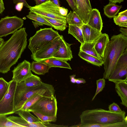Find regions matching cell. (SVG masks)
Masks as SVG:
<instances>
[{
  "mask_svg": "<svg viewBox=\"0 0 127 127\" xmlns=\"http://www.w3.org/2000/svg\"><path fill=\"white\" fill-rule=\"evenodd\" d=\"M27 36L26 28H23L4 41L0 47V73H7L21 58L27 45Z\"/></svg>",
  "mask_w": 127,
  "mask_h": 127,
  "instance_id": "1",
  "label": "cell"
},
{
  "mask_svg": "<svg viewBox=\"0 0 127 127\" xmlns=\"http://www.w3.org/2000/svg\"><path fill=\"white\" fill-rule=\"evenodd\" d=\"M127 47V36L121 33L111 37L105 50L103 59L104 70L103 78L108 79Z\"/></svg>",
  "mask_w": 127,
  "mask_h": 127,
  "instance_id": "2",
  "label": "cell"
},
{
  "mask_svg": "<svg viewBox=\"0 0 127 127\" xmlns=\"http://www.w3.org/2000/svg\"><path fill=\"white\" fill-rule=\"evenodd\" d=\"M126 112H114L101 108L87 110L80 116V124L82 125H108L127 121Z\"/></svg>",
  "mask_w": 127,
  "mask_h": 127,
  "instance_id": "3",
  "label": "cell"
},
{
  "mask_svg": "<svg viewBox=\"0 0 127 127\" xmlns=\"http://www.w3.org/2000/svg\"><path fill=\"white\" fill-rule=\"evenodd\" d=\"M60 35L52 28H40L29 39L28 48L32 54H34L49 45Z\"/></svg>",
  "mask_w": 127,
  "mask_h": 127,
  "instance_id": "4",
  "label": "cell"
},
{
  "mask_svg": "<svg viewBox=\"0 0 127 127\" xmlns=\"http://www.w3.org/2000/svg\"><path fill=\"white\" fill-rule=\"evenodd\" d=\"M29 9L40 16L63 21H66V16L68 12L67 9L58 6L50 0L39 5L31 6Z\"/></svg>",
  "mask_w": 127,
  "mask_h": 127,
  "instance_id": "5",
  "label": "cell"
},
{
  "mask_svg": "<svg viewBox=\"0 0 127 127\" xmlns=\"http://www.w3.org/2000/svg\"><path fill=\"white\" fill-rule=\"evenodd\" d=\"M58 108L56 96H44L40 98L27 111H33L43 115L57 116Z\"/></svg>",
  "mask_w": 127,
  "mask_h": 127,
  "instance_id": "6",
  "label": "cell"
},
{
  "mask_svg": "<svg viewBox=\"0 0 127 127\" xmlns=\"http://www.w3.org/2000/svg\"><path fill=\"white\" fill-rule=\"evenodd\" d=\"M24 24V20L16 16H7L0 20V38L13 34Z\"/></svg>",
  "mask_w": 127,
  "mask_h": 127,
  "instance_id": "7",
  "label": "cell"
},
{
  "mask_svg": "<svg viewBox=\"0 0 127 127\" xmlns=\"http://www.w3.org/2000/svg\"><path fill=\"white\" fill-rule=\"evenodd\" d=\"M17 83L12 79L9 81L8 90L0 101V115L14 113V95Z\"/></svg>",
  "mask_w": 127,
  "mask_h": 127,
  "instance_id": "8",
  "label": "cell"
},
{
  "mask_svg": "<svg viewBox=\"0 0 127 127\" xmlns=\"http://www.w3.org/2000/svg\"><path fill=\"white\" fill-rule=\"evenodd\" d=\"M52 91H55L52 85L43 82L40 86L30 87L20 96L16 104L14 107V113L20 110L26 101L34 95L39 93Z\"/></svg>",
  "mask_w": 127,
  "mask_h": 127,
  "instance_id": "9",
  "label": "cell"
},
{
  "mask_svg": "<svg viewBox=\"0 0 127 127\" xmlns=\"http://www.w3.org/2000/svg\"><path fill=\"white\" fill-rule=\"evenodd\" d=\"M60 39V36L48 46L34 54H32L31 56V59L35 61L40 62L51 58L58 49Z\"/></svg>",
  "mask_w": 127,
  "mask_h": 127,
  "instance_id": "10",
  "label": "cell"
},
{
  "mask_svg": "<svg viewBox=\"0 0 127 127\" xmlns=\"http://www.w3.org/2000/svg\"><path fill=\"white\" fill-rule=\"evenodd\" d=\"M31 63L25 60L19 63L12 71L13 76L12 79L18 82L24 81L32 75L31 68Z\"/></svg>",
  "mask_w": 127,
  "mask_h": 127,
  "instance_id": "11",
  "label": "cell"
},
{
  "mask_svg": "<svg viewBox=\"0 0 127 127\" xmlns=\"http://www.w3.org/2000/svg\"><path fill=\"white\" fill-rule=\"evenodd\" d=\"M60 37L58 49L51 58L59 59L66 61H70L73 58L70 47L72 44L66 42L62 35H60Z\"/></svg>",
  "mask_w": 127,
  "mask_h": 127,
  "instance_id": "12",
  "label": "cell"
},
{
  "mask_svg": "<svg viewBox=\"0 0 127 127\" xmlns=\"http://www.w3.org/2000/svg\"><path fill=\"white\" fill-rule=\"evenodd\" d=\"M76 7L74 11L84 24H87L92 9L90 8L85 0H76Z\"/></svg>",
  "mask_w": 127,
  "mask_h": 127,
  "instance_id": "13",
  "label": "cell"
},
{
  "mask_svg": "<svg viewBox=\"0 0 127 127\" xmlns=\"http://www.w3.org/2000/svg\"><path fill=\"white\" fill-rule=\"evenodd\" d=\"M108 79L114 83L121 80L127 81V65H116Z\"/></svg>",
  "mask_w": 127,
  "mask_h": 127,
  "instance_id": "14",
  "label": "cell"
},
{
  "mask_svg": "<svg viewBox=\"0 0 127 127\" xmlns=\"http://www.w3.org/2000/svg\"><path fill=\"white\" fill-rule=\"evenodd\" d=\"M82 29L85 42L94 41L102 34L101 32L91 27L87 24H84L82 26Z\"/></svg>",
  "mask_w": 127,
  "mask_h": 127,
  "instance_id": "15",
  "label": "cell"
},
{
  "mask_svg": "<svg viewBox=\"0 0 127 127\" xmlns=\"http://www.w3.org/2000/svg\"><path fill=\"white\" fill-rule=\"evenodd\" d=\"M91 27L101 32L103 23L100 13L96 8L92 9L87 24Z\"/></svg>",
  "mask_w": 127,
  "mask_h": 127,
  "instance_id": "16",
  "label": "cell"
},
{
  "mask_svg": "<svg viewBox=\"0 0 127 127\" xmlns=\"http://www.w3.org/2000/svg\"><path fill=\"white\" fill-rule=\"evenodd\" d=\"M115 84V90L120 97L122 105L127 107V81L121 80Z\"/></svg>",
  "mask_w": 127,
  "mask_h": 127,
  "instance_id": "17",
  "label": "cell"
},
{
  "mask_svg": "<svg viewBox=\"0 0 127 127\" xmlns=\"http://www.w3.org/2000/svg\"><path fill=\"white\" fill-rule=\"evenodd\" d=\"M109 40L108 34L106 33H102L97 39L95 45L94 47L96 52L102 60L105 50Z\"/></svg>",
  "mask_w": 127,
  "mask_h": 127,
  "instance_id": "18",
  "label": "cell"
},
{
  "mask_svg": "<svg viewBox=\"0 0 127 127\" xmlns=\"http://www.w3.org/2000/svg\"><path fill=\"white\" fill-rule=\"evenodd\" d=\"M51 67L46 63L41 62L33 61L31 63V70L38 75H44L48 72Z\"/></svg>",
  "mask_w": 127,
  "mask_h": 127,
  "instance_id": "19",
  "label": "cell"
},
{
  "mask_svg": "<svg viewBox=\"0 0 127 127\" xmlns=\"http://www.w3.org/2000/svg\"><path fill=\"white\" fill-rule=\"evenodd\" d=\"M7 118L12 122L20 126L21 127H46L43 122L41 121L38 123H31L28 122L20 116H10Z\"/></svg>",
  "mask_w": 127,
  "mask_h": 127,
  "instance_id": "20",
  "label": "cell"
},
{
  "mask_svg": "<svg viewBox=\"0 0 127 127\" xmlns=\"http://www.w3.org/2000/svg\"><path fill=\"white\" fill-rule=\"evenodd\" d=\"M41 62L46 63L52 67H60L70 69H72L67 61L59 59L51 58L42 61Z\"/></svg>",
  "mask_w": 127,
  "mask_h": 127,
  "instance_id": "21",
  "label": "cell"
},
{
  "mask_svg": "<svg viewBox=\"0 0 127 127\" xmlns=\"http://www.w3.org/2000/svg\"><path fill=\"white\" fill-rule=\"evenodd\" d=\"M97 39L93 42H84L83 44H81L80 48V51H83L87 54L102 60L101 57L96 52L94 47L95 45Z\"/></svg>",
  "mask_w": 127,
  "mask_h": 127,
  "instance_id": "22",
  "label": "cell"
},
{
  "mask_svg": "<svg viewBox=\"0 0 127 127\" xmlns=\"http://www.w3.org/2000/svg\"><path fill=\"white\" fill-rule=\"evenodd\" d=\"M82 26L69 25L68 31V33L73 36L81 44L85 42L82 29Z\"/></svg>",
  "mask_w": 127,
  "mask_h": 127,
  "instance_id": "23",
  "label": "cell"
},
{
  "mask_svg": "<svg viewBox=\"0 0 127 127\" xmlns=\"http://www.w3.org/2000/svg\"><path fill=\"white\" fill-rule=\"evenodd\" d=\"M122 7V5L109 2L104 7V13L108 18H112L116 16Z\"/></svg>",
  "mask_w": 127,
  "mask_h": 127,
  "instance_id": "24",
  "label": "cell"
},
{
  "mask_svg": "<svg viewBox=\"0 0 127 127\" xmlns=\"http://www.w3.org/2000/svg\"><path fill=\"white\" fill-rule=\"evenodd\" d=\"M40 16L50 23L52 25L53 27L57 30L63 31L67 27L66 21L62 20L44 16Z\"/></svg>",
  "mask_w": 127,
  "mask_h": 127,
  "instance_id": "25",
  "label": "cell"
},
{
  "mask_svg": "<svg viewBox=\"0 0 127 127\" xmlns=\"http://www.w3.org/2000/svg\"><path fill=\"white\" fill-rule=\"evenodd\" d=\"M78 56L81 59L95 65L100 66L103 64L102 60L81 51H79Z\"/></svg>",
  "mask_w": 127,
  "mask_h": 127,
  "instance_id": "26",
  "label": "cell"
},
{
  "mask_svg": "<svg viewBox=\"0 0 127 127\" xmlns=\"http://www.w3.org/2000/svg\"><path fill=\"white\" fill-rule=\"evenodd\" d=\"M26 16L28 18L34 21L32 23L35 27L37 24L39 26L46 25L53 27L52 25L44 18L30 11Z\"/></svg>",
  "mask_w": 127,
  "mask_h": 127,
  "instance_id": "27",
  "label": "cell"
},
{
  "mask_svg": "<svg viewBox=\"0 0 127 127\" xmlns=\"http://www.w3.org/2000/svg\"><path fill=\"white\" fill-rule=\"evenodd\" d=\"M114 23L122 27H127V10L119 13L113 18Z\"/></svg>",
  "mask_w": 127,
  "mask_h": 127,
  "instance_id": "28",
  "label": "cell"
},
{
  "mask_svg": "<svg viewBox=\"0 0 127 127\" xmlns=\"http://www.w3.org/2000/svg\"><path fill=\"white\" fill-rule=\"evenodd\" d=\"M70 127H127V121H125L116 123L105 125L99 124L82 125L79 123L77 125Z\"/></svg>",
  "mask_w": 127,
  "mask_h": 127,
  "instance_id": "29",
  "label": "cell"
},
{
  "mask_svg": "<svg viewBox=\"0 0 127 127\" xmlns=\"http://www.w3.org/2000/svg\"><path fill=\"white\" fill-rule=\"evenodd\" d=\"M67 22L69 25L82 26L84 23L74 11H70L66 16Z\"/></svg>",
  "mask_w": 127,
  "mask_h": 127,
  "instance_id": "30",
  "label": "cell"
},
{
  "mask_svg": "<svg viewBox=\"0 0 127 127\" xmlns=\"http://www.w3.org/2000/svg\"><path fill=\"white\" fill-rule=\"evenodd\" d=\"M30 112L28 111L19 110L15 113L18 114L20 116L30 123H38L41 121L38 118L33 116Z\"/></svg>",
  "mask_w": 127,
  "mask_h": 127,
  "instance_id": "31",
  "label": "cell"
},
{
  "mask_svg": "<svg viewBox=\"0 0 127 127\" xmlns=\"http://www.w3.org/2000/svg\"><path fill=\"white\" fill-rule=\"evenodd\" d=\"M24 82L25 85L28 87L40 86L43 82L39 77L33 74L25 80Z\"/></svg>",
  "mask_w": 127,
  "mask_h": 127,
  "instance_id": "32",
  "label": "cell"
},
{
  "mask_svg": "<svg viewBox=\"0 0 127 127\" xmlns=\"http://www.w3.org/2000/svg\"><path fill=\"white\" fill-rule=\"evenodd\" d=\"M0 127H21L9 120L5 115H0Z\"/></svg>",
  "mask_w": 127,
  "mask_h": 127,
  "instance_id": "33",
  "label": "cell"
},
{
  "mask_svg": "<svg viewBox=\"0 0 127 127\" xmlns=\"http://www.w3.org/2000/svg\"><path fill=\"white\" fill-rule=\"evenodd\" d=\"M42 122H55L57 120V116H49L34 112H32Z\"/></svg>",
  "mask_w": 127,
  "mask_h": 127,
  "instance_id": "34",
  "label": "cell"
},
{
  "mask_svg": "<svg viewBox=\"0 0 127 127\" xmlns=\"http://www.w3.org/2000/svg\"><path fill=\"white\" fill-rule=\"evenodd\" d=\"M9 83V82H8L3 78H0V101L7 93Z\"/></svg>",
  "mask_w": 127,
  "mask_h": 127,
  "instance_id": "35",
  "label": "cell"
},
{
  "mask_svg": "<svg viewBox=\"0 0 127 127\" xmlns=\"http://www.w3.org/2000/svg\"><path fill=\"white\" fill-rule=\"evenodd\" d=\"M97 88L96 92L92 98V101L93 100L97 95L101 92L104 88L105 85V79L104 78L99 79L96 81Z\"/></svg>",
  "mask_w": 127,
  "mask_h": 127,
  "instance_id": "36",
  "label": "cell"
},
{
  "mask_svg": "<svg viewBox=\"0 0 127 127\" xmlns=\"http://www.w3.org/2000/svg\"><path fill=\"white\" fill-rule=\"evenodd\" d=\"M116 65H127V49L126 48L119 58Z\"/></svg>",
  "mask_w": 127,
  "mask_h": 127,
  "instance_id": "37",
  "label": "cell"
},
{
  "mask_svg": "<svg viewBox=\"0 0 127 127\" xmlns=\"http://www.w3.org/2000/svg\"><path fill=\"white\" fill-rule=\"evenodd\" d=\"M108 109L109 111L114 112H120L122 111L118 105L114 102L109 105Z\"/></svg>",
  "mask_w": 127,
  "mask_h": 127,
  "instance_id": "38",
  "label": "cell"
},
{
  "mask_svg": "<svg viewBox=\"0 0 127 127\" xmlns=\"http://www.w3.org/2000/svg\"><path fill=\"white\" fill-rule=\"evenodd\" d=\"M71 9L74 11L76 7V0H66Z\"/></svg>",
  "mask_w": 127,
  "mask_h": 127,
  "instance_id": "39",
  "label": "cell"
},
{
  "mask_svg": "<svg viewBox=\"0 0 127 127\" xmlns=\"http://www.w3.org/2000/svg\"><path fill=\"white\" fill-rule=\"evenodd\" d=\"M44 124L46 127H67V126L62 125H58L49 123V122H43Z\"/></svg>",
  "mask_w": 127,
  "mask_h": 127,
  "instance_id": "40",
  "label": "cell"
},
{
  "mask_svg": "<svg viewBox=\"0 0 127 127\" xmlns=\"http://www.w3.org/2000/svg\"><path fill=\"white\" fill-rule=\"evenodd\" d=\"M13 3L16 4L19 3H23L24 6L29 8L31 7L28 4L25 0H13Z\"/></svg>",
  "mask_w": 127,
  "mask_h": 127,
  "instance_id": "41",
  "label": "cell"
},
{
  "mask_svg": "<svg viewBox=\"0 0 127 127\" xmlns=\"http://www.w3.org/2000/svg\"><path fill=\"white\" fill-rule=\"evenodd\" d=\"M24 6L23 3H19L16 4L15 5V9L19 11H21Z\"/></svg>",
  "mask_w": 127,
  "mask_h": 127,
  "instance_id": "42",
  "label": "cell"
},
{
  "mask_svg": "<svg viewBox=\"0 0 127 127\" xmlns=\"http://www.w3.org/2000/svg\"><path fill=\"white\" fill-rule=\"evenodd\" d=\"M5 9L3 0H0V14H2Z\"/></svg>",
  "mask_w": 127,
  "mask_h": 127,
  "instance_id": "43",
  "label": "cell"
},
{
  "mask_svg": "<svg viewBox=\"0 0 127 127\" xmlns=\"http://www.w3.org/2000/svg\"><path fill=\"white\" fill-rule=\"evenodd\" d=\"M86 83L85 80L83 78H76L75 83L77 84H84Z\"/></svg>",
  "mask_w": 127,
  "mask_h": 127,
  "instance_id": "44",
  "label": "cell"
},
{
  "mask_svg": "<svg viewBox=\"0 0 127 127\" xmlns=\"http://www.w3.org/2000/svg\"><path fill=\"white\" fill-rule=\"evenodd\" d=\"M120 31L122 34L127 36V28H124L122 27V28H120Z\"/></svg>",
  "mask_w": 127,
  "mask_h": 127,
  "instance_id": "45",
  "label": "cell"
},
{
  "mask_svg": "<svg viewBox=\"0 0 127 127\" xmlns=\"http://www.w3.org/2000/svg\"><path fill=\"white\" fill-rule=\"evenodd\" d=\"M49 0H34L36 5H40Z\"/></svg>",
  "mask_w": 127,
  "mask_h": 127,
  "instance_id": "46",
  "label": "cell"
},
{
  "mask_svg": "<svg viewBox=\"0 0 127 127\" xmlns=\"http://www.w3.org/2000/svg\"><path fill=\"white\" fill-rule=\"evenodd\" d=\"M76 75L73 74L70 76V82L73 83H75L76 78H75Z\"/></svg>",
  "mask_w": 127,
  "mask_h": 127,
  "instance_id": "47",
  "label": "cell"
},
{
  "mask_svg": "<svg viewBox=\"0 0 127 127\" xmlns=\"http://www.w3.org/2000/svg\"><path fill=\"white\" fill-rule=\"evenodd\" d=\"M124 0H109V2L112 3L114 4L117 3H120L124 1Z\"/></svg>",
  "mask_w": 127,
  "mask_h": 127,
  "instance_id": "48",
  "label": "cell"
},
{
  "mask_svg": "<svg viewBox=\"0 0 127 127\" xmlns=\"http://www.w3.org/2000/svg\"><path fill=\"white\" fill-rule=\"evenodd\" d=\"M51 1L58 7H60V1L59 0H51Z\"/></svg>",
  "mask_w": 127,
  "mask_h": 127,
  "instance_id": "49",
  "label": "cell"
},
{
  "mask_svg": "<svg viewBox=\"0 0 127 127\" xmlns=\"http://www.w3.org/2000/svg\"><path fill=\"white\" fill-rule=\"evenodd\" d=\"M85 1H86V3H87V4L89 6V7L91 8L92 9V7L91 5V4L90 2V0H85Z\"/></svg>",
  "mask_w": 127,
  "mask_h": 127,
  "instance_id": "50",
  "label": "cell"
},
{
  "mask_svg": "<svg viewBox=\"0 0 127 127\" xmlns=\"http://www.w3.org/2000/svg\"><path fill=\"white\" fill-rule=\"evenodd\" d=\"M4 42V40L3 38H0V47L1 46Z\"/></svg>",
  "mask_w": 127,
  "mask_h": 127,
  "instance_id": "51",
  "label": "cell"
},
{
  "mask_svg": "<svg viewBox=\"0 0 127 127\" xmlns=\"http://www.w3.org/2000/svg\"></svg>",
  "mask_w": 127,
  "mask_h": 127,
  "instance_id": "52",
  "label": "cell"
}]
</instances>
